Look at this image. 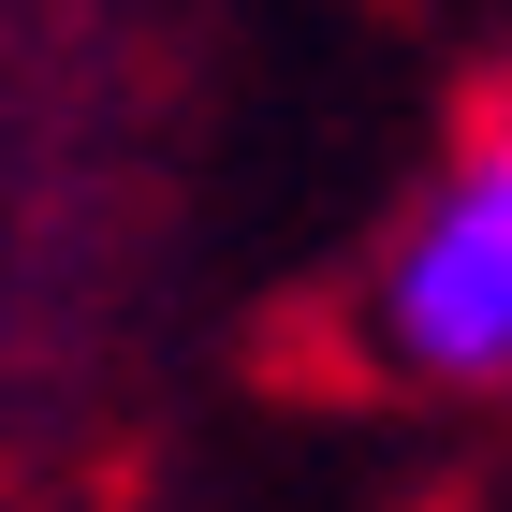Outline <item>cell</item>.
<instances>
[{
    "label": "cell",
    "instance_id": "obj_1",
    "mask_svg": "<svg viewBox=\"0 0 512 512\" xmlns=\"http://www.w3.org/2000/svg\"><path fill=\"white\" fill-rule=\"evenodd\" d=\"M366 322H381V352L410 366V381H439V395H498L512 381V103L469 132V161L410 205V235H395Z\"/></svg>",
    "mask_w": 512,
    "mask_h": 512
}]
</instances>
